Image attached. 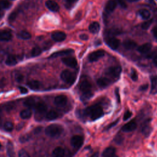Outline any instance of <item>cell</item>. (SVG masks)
I'll list each match as a JSON object with an SVG mask.
<instances>
[{
  "label": "cell",
  "mask_w": 157,
  "mask_h": 157,
  "mask_svg": "<svg viewBox=\"0 0 157 157\" xmlns=\"http://www.w3.org/2000/svg\"><path fill=\"white\" fill-rule=\"evenodd\" d=\"M110 84V79L106 77H101L97 80V84L100 88H106Z\"/></svg>",
  "instance_id": "cell-22"
},
{
  "label": "cell",
  "mask_w": 157,
  "mask_h": 157,
  "mask_svg": "<svg viewBox=\"0 0 157 157\" xmlns=\"http://www.w3.org/2000/svg\"><path fill=\"white\" fill-rule=\"evenodd\" d=\"M147 88H148V85H142V86L140 87L139 90H140L141 91H145V90H146Z\"/></svg>",
  "instance_id": "cell-54"
},
{
  "label": "cell",
  "mask_w": 157,
  "mask_h": 157,
  "mask_svg": "<svg viewBox=\"0 0 157 157\" xmlns=\"http://www.w3.org/2000/svg\"><path fill=\"white\" fill-rule=\"evenodd\" d=\"M17 14H18V11H14V12H12L11 14L9 16V20H10L11 22L14 21V20L15 19V18L17 17Z\"/></svg>",
  "instance_id": "cell-44"
},
{
  "label": "cell",
  "mask_w": 157,
  "mask_h": 157,
  "mask_svg": "<svg viewBox=\"0 0 157 157\" xmlns=\"http://www.w3.org/2000/svg\"><path fill=\"white\" fill-rule=\"evenodd\" d=\"M36 101L34 100V99L32 98H27L25 101H24V106L28 107V108H33L34 107L35 105H36Z\"/></svg>",
  "instance_id": "cell-31"
},
{
  "label": "cell",
  "mask_w": 157,
  "mask_h": 157,
  "mask_svg": "<svg viewBox=\"0 0 157 157\" xmlns=\"http://www.w3.org/2000/svg\"><path fill=\"white\" fill-rule=\"evenodd\" d=\"M64 131L63 127L58 124H52L47 126L45 130L46 135L50 137H60Z\"/></svg>",
  "instance_id": "cell-3"
},
{
  "label": "cell",
  "mask_w": 157,
  "mask_h": 157,
  "mask_svg": "<svg viewBox=\"0 0 157 157\" xmlns=\"http://www.w3.org/2000/svg\"><path fill=\"white\" fill-rule=\"evenodd\" d=\"M79 38L83 41H87L88 39V36L86 34H82L79 36Z\"/></svg>",
  "instance_id": "cell-49"
},
{
  "label": "cell",
  "mask_w": 157,
  "mask_h": 157,
  "mask_svg": "<svg viewBox=\"0 0 157 157\" xmlns=\"http://www.w3.org/2000/svg\"><path fill=\"white\" fill-rule=\"evenodd\" d=\"M52 38L55 42H62L66 38V35L63 31H55L52 33Z\"/></svg>",
  "instance_id": "cell-14"
},
{
  "label": "cell",
  "mask_w": 157,
  "mask_h": 157,
  "mask_svg": "<svg viewBox=\"0 0 157 157\" xmlns=\"http://www.w3.org/2000/svg\"><path fill=\"white\" fill-rule=\"evenodd\" d=\"M76 75L69 70H64L61 74V79L68 84H72L76 80Z\"/></svg>",
  "instance_id": "cell-5"
},
{
  "label": "cell",
  "mask_w": 157,
  "mask_h": 157,
  "mask_svg": "<svg viewBox=\"0 0 157 157\" xmlns=\"http://www.w3.org/2000/svg\"><path fill=\"white\" fill-rule=\"evenodd\" d=\"M115 141L116 143L120 144L123 141V137H122L120 135H117L115 137Z\"/></svg>",
  "instance_id": "cell-47"
},
{
  "label": "cell",
  "mask_w": 157,
  "mask_h": 157,
  "mask_svg": "<svg viewBox=\"0 0 157 157\" xmlns=\"http://www.w3.org/2000/svg\"><path fill=\"white\" fill-rule=\"evenodd\" d=\"M68 103V98L64 95H58L55 97L54 103L58 107H64Z\"/></svg>",
  "instance_id": "cell-12"
},
{
  "label": "cell",
  "mask_w": 157,
  "mask_h": 157,
  "mask_svg": "<svg viewBox=\"0 0 157 157\" xmlns=\"http://www.w3.org/2000/svg\"><path fill=\"white\" fill-rule=\"evenodd\" d=\"M118 121H119V119H117V120H116L115 121H114V122H112V123H109L108 125H107L106 126H105V128H104V130H103V131L109 130L110 129H111V128H113L114 126H115V125L118 123Z\"/></svg>",
  "instance_id": "cell-38"
},
{
  "label": "cell",
  "mask_w": 157,
  "mask_h": 157,
  "mask_svg": "<svg viewBox=\"0 0 157 157\" xmlns=\"http://www.w3.org/2000/svg\"><path fill=\"white\" fill-rule=\"evenodd\" d=\"M27 85L33 90H38L40 88V83L38 80H31L27 83Z\"/></svg>",
  "instance_id": "cell-27"
},
{
  "label": "cell",
  "mask_w": 157,
  "mask_h": 157,
  "mask_svg": "<svg viewBox=\"0 0 157 157\" xmlns=\"http://www.w3.org/2000/svg\"><path fill=\"white\" fill-rule=\"evenodd\" d=\"M89 31L93 34H96L99 31L100 25L98 22H94L89 25Z\"/></svg>",
  "instance_id": "cell-24"
},
{
  "label": "cell",
  "mask_w": 157,
  "mask_h": 157,
  "mask_svg": "<svg viewBox=\"0 0 157 157\" xmlns=\"http://www.w3.org/2000/svg\"><path fill=\"white\" fill-rule=\"evenodd\" d=\"M17 36L18 38L23 40L30 39L31 38V34L27 31H21L20 32H18Z\"/></svg>",
  "instance_id": "cell-26"
},
{
  "label": "cell",
  "mask_w": 157,
  "mask_h": 157,
  "mask_svg": "<svg viewBox=\"0 0 157 157\" xmlns=\"http://www.w3.org/2000/svg\"><path fill=\"white\" fill-rule=\"evenodd\" d=\"M45 6L50 11L54 12H57L60 10V6L58 3L53 0H47L45 2Z\"/></svg>",
  "instance_id": "cell-16"
},
{
  "label": "cell",
  "mask_w": 157,
  "mask_h": 157,
  "mask_svg": "<svg viewBox=\"0 0 157 157\" xmlns=\"http://www.w3.org/2000/svg\"><path fill=\"white\" fill-rule=\"evenodd\" d=\"M23 79V76L22 74H20L15 75V80L18 82H22Z\"/></svg>",
  "instance_id": "cell-50"
},
{
  "label": "cell",
  "mask_w": 157,
  "mask_h": 157,
  "mask_svg": "<svg viewBox=\"0 0 157 157\" xmlns=\"http://www.w3.org/2000/svg\"><path fill=\"white\" fill-rule=\"evenodd\" d=\"M12 1H14V0H12Z\"/></svg>",
  "instance_id": "cell-60"
},
{
  "label": "cell",
  "mask_w": 157,
  "mask_h": 157,
  "mask_svg": "<svg viewBox=\"0 0 157 157\" xmlns=\"http://www.w3.org/2000/svg\"><path fill=\"white\" fill-rule=\"evenodd\" d=\"M42 53L41 49L39 47H34L31 52V55L33 57H36L39 56Z\"/></svg>",
  "instance_id": "cell-34"
},
{
  "label": "cell",
  "mask_w": 157,
  "mask_h": 157,
  "mask_svg": "<svg viewBox=\"0 0 157 157\" xmlns=\"http://www.w3.org/2000/svg\"><path fill=\"white\" fill-rule=\"evenodd\" d=\"M34 108L36 110V112L39 114H44L46 112L47 109V106L43 102H39L36 103L34 106Z\"/></svg>",
  "instance_id": "cell-18"
},
{
  "label": "cell",
  "mask_w": 157,
  "mask_h": 157,
  "mask_svg": "<svg viewBox=\"0 0 157 157\" xmlns=\"http://www.w3.org/2000/svg\"><path fill=\"white\" fill-rule=\"evenodd\" d=\"M18 157H30V155L26 150L22 149L18 152Z\"/></svg>",
  "instance_id": "cell-43"
},
{
  "label": "cell",
  "mask_w": 157,
  "mask_h": 157,
  "mask_svg": "<svg viewBox=\"0 0 157 157\" xmlns=\"http://www.w3.org/2000/svg\"><path fill=\"white\" fill-rule=\"evenodd\" d=\"M65 155V150L61 147H57L52 152L53 157H64Z\"/></svg>",
  "instance_id": "cell-23"
},
{
  "label": "cell",
  "mask_w": 157,
  "mask_h": 157,
  "mask_svg": "<svg viewBox=\"0 0 157 157\" xmlns=\"http://www.w3.org/2000/svg\"><path fill=\"white\" fill-rule=\"evenodd\" d=\"M101 157H119L116 154V149L113 147H107L103 151Z\"/></svg>",
  "instance_id": "cell-15"
},
{
  "label": "cell",
  "mask_w": 157,
  "mask_h": 157,
  "mask_svg": "<svg viewBox=\"0 0 157 157\" xmlns=\"http://www.w3.org/2000/svg\"><path fill=\"white\" fill-rule=\"evenodd\" d=\"M152 33H153V34L155 38L156 39H157V26L154 27L152 29Z\"/></svg>",
  "instance_id": "cell-52"
},
{
  "label": "cell",
  "mask_w": 157,
  "mask_h": 157,
  "mask_svg": "<svg viewBox=\"0 0 157 157\" xmlns=\"http://www.w3.org/2000/svg\"><path fill=\"white\" fill-rule=\"evenodd\" d=\"M1 115H2V110H1V107H0V118H1Z\"/></svg>",
  "instance_id": "cell-58"
},
{
  "label": "cell",
  "mask_w": 157,
  "mask_h": 157,
  "mask_svg": "<svg viewBox=\"0 0 157 157\" xmlns=\"http://www.w3.org/2000/svg\"><path fill=\"white\" fill-rule=\"evenodd\" d=\"M139 15L144 20H149L151 16V14L150 11L145 9H141L139 11Z\"/></svg>",
  "instance_id": "cell-29"
},
{
  "label": "cell",
  "mask_w": 157,
  "mask_h": 157,
  "mask_svg": "<svg viewBox=\"0 0 157 157\" xmlns=\"http://www.w3.org/2000/svg\"><path fill=\"white\" fill-rule=\"evenodd\" d=\"M42 126H38V127H36L34 129V130H33V132H34V134H39V133L41 132L42 131Z\"/></svg>",
  "instance_id": "cell-48"
},
{
  "label": "cell",
  "mask_w": 157,
  "mask_h": 157,
  "mask_svg": "<svg viewBox=\"0 0 157 157\" xmlns=\"http://www.w3.org/2000/svg\"><path fill=\"white\" fill-rule=\"evenodd\" d=\"M31 111L30 109H24L23 110H22L20 115V117L23 119H28V118H30L31 116Z\"/></svg>",
  "instance_id": "cell-32"
},
{
  "label": "cell",
  "mask_w": 157,
  "mask_h": 157,
  "mask_svg": "<svg viewBox=\"0 0 157 157\" xmlns=\"http://www.w3.org/2000/svg\"><path fill=\"white\" fill-rule=\"evenodd\" d=\"M4 129L8 132H11L14 129V124L11 122H6L4 124Z\"/></svg>",
  "instance_id": "cell-35"
},
{
  "label": "cell",
  "mask_w": 157,
  "mask_h": 157,
  "mask_svg": "<svg viewBox=\"0 0 157 157\" xmlns=\"http://www.w3.org/2000/svg\"><path fill=\"white\" fill-rule=\"evenodd\" d=\"M115 95H116V96H117V101H118V103H120V95H119V93H118V89H117V90L115 91Z\"/></svg>",
  "instance_id": "cell-53"
},
{
  "label": "cell",
  "mask_w": 157,
  "mask_h": 157,
  "mask_svg": "<svg viewBox=\"0 0 157 157\" xmlns=\"http://www.w3.org/2000/svg\"><path fill=\"white\" fill-rule=\"evenodd\" d=\"M5 63L7 66H12L15 65V64L17 63V60L15 55H10L7 57Z\"/></svg>",
  "instance_id": "cell-25"
},
{
  "label": "cell",
  "mask_w": 157,
  "mask_h": 157,
  "mask_svg": "<svg viewBox=\"0 0 157 157\" xmlns=\"http://www.w3.org/2000/svg\"><path fill=\"white\" fill-rule=\"evenodd\" d=\"M78 0H66V6L68 8H70Z\"/></svg>",
  "instance_id": "cell-42"
},
{
  "label": "cell",
  "mask_w": 157,
  "mask_h": 157,
  "mask_svg": "<svg viewBox=\"0 0 157 157\" xmlns=\"http://www.w3.org/2000/svg\"><path fill=\"white\" fill-rule=\"evenodd\" d=\"M115 1H117V3H118L120 5V6L124 9L126 8L127 7V5L125 3V1H124V0H115Z\"/></svg>",
  "instance_id": "cell-46"
},
{
  "label": "cell",
  "mask_w": 157,
  "mask_h": 157,
  "mask_svg": "<svg viewBox=\"0 0 157 157\" xmlns=\"http://www.w3.org/2000/svg\"><path fill=\"white\" fill-rule=\"evenodd\" d=\"M12 38V32L9 30H3L0 31V41L7 42Z\"/></svg>",
  "instance_id": "cell-13"
},
{
  "label": "cell",
  "mask_w": 157,
  "mask_h": 157,
  "mask_svg": "<svg viewBox=\"0 0 157 157\" xmlns=\"http://www.w3.org/2000/svg\"><path fill=\"white\" fill-rule=\"evenodd\" d=\"M131 77L132 79V80H133L134 81H136L137 80L138 78V76H137V74L136 70L134 69H132V71L131 72Z\"/></svg>",
  "instance_id": "cell-45"
},
{
  "label": "cell",
  "mask_w": 157,
  "mask_h": 157,
  "mask_svg": "<svg viewBox=\"0 0 157 157\" xmlns=\"http://www.w3.org/2000/svg\"><path fill=\"white\" fill-rule=\"evenodd\" d=\"M84 113L90 117L91 121H95L104 115V110L101 106L95 104L88 107L85 110Z\"/></svg>",
  "instance_id": "cell-1"
},
{
  "label": "cell",
  "mask_w": 157,
  "mask_h": 157,
  "mask_svg": "<svg viewBox=\"0 0 157 157\" xmlns=\"http://www.w3.org/2000/svg\"><path fill=\"white\" fill-rule=\"evenodd\" d=\"M152 47V45L150 43H145L141 45L139 47H137V51L141 53H149Z\"/></svg>",
  "instance_id": "cell-20"
},
{
  "label": "cell",
  "mask_w": 157,
  "mask_h": 157,
  "mask_svg": "<svg viewBox=\"0 0 157 157\" xmlns=\"http://www.w3.org/2000/svg\"><path fill=\"white\" fill-rule=\"evenodd\" d=\"M157 87V76H154L151 79V90L154 91Z\"/></svg>",
  "instance_id": "cell-37"
},
{
  "label": "cell",
  "mask_w": 157,
  "mask_h": 157,
  "mask_svg": "<svg viewBox=\"0 0 157 157\" xmlns=\"http://www.w3.org/2000/svg\"><path fill=\"white\" fill-rule=\"evenodd\" d=\"M79 87L82 93V99L83 100H87L93 95L91 90V85L87 79H85L82 80L80 82Z\"/></svg>",
  "instance_id": "cell-2"
},
{
  "label": "cell",
  "mask_w": 157,
  "mask_h": 157,
  "mask_svg": "<svg viewBox=\"0 0 157 157\" xmlns=\"http://www.w3.org/2000/svg\"><path fill=\"white\" fill-rule=\"evenodd\" d=\"M30 135L28 134H23L22 136H21L19 137V141L21 143H25L27 141H28L30 139Z\"/></svg>",
  "instance_id": "cell-36"
},
{
  "label": "cell",
  "mask_w": 157,
  "mask_h": 157,
  "mask_svg": "<svg viewBox=\"0 0 157 157\" xmlns=\"http://www.w3.org/2000/svg\"><path fill=\"white\" fill-rule=\"evenodd\" d=\"M7 152L9 157H15L14 146L11 142H8L7 144Z\"/></svg>",
  "instance_id": "cell-28"
},
{
  "label": "cell",
  "mask_w": 157,
  "mask_h": 157,
  "mask_svg": "<svg viewBox=\"0 0 157 157\" xmlns=\"http://www.w3.org/2000/svg\"><path fill=\"white\" fill-rule=\"evenodd\" d=\"M106 43L110 49L116 50L119 47L120 41L114 37L109 36L106 39Z\"/></svg>",
  "instance_id": "cell-9"
},
{
  "label": "cell",
  "mask_w": 157,
  "mask_h": 157,
  "mask_svg": "<svg viewBox=\"0 0 157 157\" xmlns=\"http://www.w3.org/2000/svg\"><path fill=\"white\" fill-rule=\"evenodd\" d=\"M62 61L65 65L72 68H75L77 66V61L74 57H64L62 58Z\"/></svg>",
  "instance_id": "cell-11"
},
{
  "label": "cell",
  "mask_w": 157,
  "mask_h": 157,
  "mask_svg": "<svg viewBox=\"0 0 157 157\" xmlns=\"http://www.w3.org/2000/svg\"><path fill=\"white\" fill-rule=\"evenodd\" d=\"M99 153L98 152H95L93 154H92L90 157H99Z\"/></svg>",
  "instance_id": "cell-55"
},
{
  "label": "cell",
  "mask_w": 157,
  "mask_h": 157,
  "mask_svg": "<svg viewBox=\"0 0 157 157\" xmlns=\"http://www.w3.org/2000/svg\"><path fill=\"white\" fill-rule=\"evenodd\" d=\"M137 126V124L135 120H132L130 122L124 125L122 128V131L125 133L131 132L135 130Z\"/></svg>",
  "instance_id": "cell-8"
},
{
  "label": "cell",
  "mask_w": 157,
  "mask_h": 157,
  "mask_svg": "<svg viewBox=\"0 0 157 157\" xmlns=\"http://www.w3.org/2000/svg\"><path fill=\"white\" fill-rule=\"evenodd\" d=\"M84 137L80 135H75L71 137V144L74 148L79 149L84 144Z\"/></svg>",
  "instance_id": "cell-6"
},
{
  "label": "cell",
  "mask_w": 157,
  "mask_h": 157,
  "mask_svg": "<svg viewBox=\"0 0 157 157\" xmlns=\"http://www.w3.org/2000/svg\"><path fill=\"white\" fill-rule=\"evenodd\" d=\"M117 5V3L115 0H109L106 4L105 9L107 12L110 13L113 12L115 9L116 8Z\"/></svg>",
  "instance_id": "cell-19"
},
{
  "label": "cell",
  "mask_w": 157,
  "mask_h": 157,
  "mask_svg": "<svg viewBox=\"0 0 157 157\" xmlns=\"http://www.w3.org/2000/svg\"><path fill=\"white\" fill-rule=\"evenodd\" d=\"M141 131L143 135L145 137H149L152 131V128L151 126V118H148L145 119L141 123Z\"/></svg>",
  "instance_id": "cell-4"
},
{
  "label": "cell",
  "mask_w": 157,
  "mask_h": 157,
  "mask_svg": "<svg viewBox=\"0 0 157 157\" xmlns=\"http://www.w3.org/2000/svg\"><path fill=\"white\" fill-rule=\"evenodd\" d=\"M14 107V104L12 103H9L4 106V109L6 110V111H11Z\"/></svg>",
  "instance_id": "cell-41"
},
{
  "label": "cell",
  "mask_w": 157,
  "mask_h": 157,
  "mask_svg": "<svg viewBox=\"0 0 157 157\" xmlns=\"http://www.w3.org/2000/svg\"><path fill=\"white\" fill-rule=\"evenodd\" d=\"M11 6V3L7 0H1L0 1V11L7 9Z\"/></svg>",
  "instance_id": "cell-33"
},
{
  "label": "cell",
  "mask_w": 157,
  "mask_h": 157,
  "mask_svg": "<svg viewBox=\"0 0 157 157\" xmlns=\"http://www.w3.org/2000/svg\"><path fill=\"white\" fill-rule=\"evenodd\" d=\"M74 53V50L72 49H66L63 50L61 51H58L57 52H55L50 55V58H57L59 57H63L67 56V55H71Z\"/></svg>",
  "instance_id": "cell-17"
},
{
  "label": "cell",
  "mask_w": 157,
  "mask_h": 157,
  "mask_svg": "<svg viewBox=\"0 0 157 157\" xmlns=\"http://www.w3.org/2000/svg\"><path fill=\"white\" fill-rule=\"evenodd\" d=\"M123 47L127 50H133L137 47L136 42L131 39L125 40L123 42Z\"/></svg>",
  "instance_id": "cell-21"
},
{
  "label": "cell",
  "mask_w": 157,
  "mask_h": 157,
  "mask_svg": "<svg viewBox=\"0 0 157 157\" xmlns=\"http://www.w3.org/2000/svg\"><path fill=\"white\" fill-rule=\"evenodd\" d=\"M58 117V114L55 111V110H50V111L46 115V118L48 120L52 121L54 120L57 119Z\"/></svg>",
  "instance_id": "cell-30"
},
{
  "label": "cell",
  "mask_w": 157,
  "mask_h": 157,
  "mask_svg": "<svg viewBox=\"0 0 157 157\" xmlns=\"http://www.w3.org/2000/svg\"><path fill=\"white\" fill-rule=\"evenodd\" d=\"M128 1L129 2L132 3V2H136V1H137L138 0H128Z\"/></svg>",
  "instance_id": "cell-57"
},
{
  "label": "cell",
  "mask_w": 157,
  "mask_h": 157,
  "mask_svg": "<svg viewBox=\"0 0 157 157\" xmlns=\"http://www.w3.org/2000/svg\"><path fill=\"white\" fill-rule=\"evenodd\" d=\"M2 149V145L1 144V143H0V150Z\"/></svg>",
  "instance_id": "cell-59"
},
{
  "label": "cell",
  "mask_w": 157,
  "mask_h": 157,
  "mask_svg": "<svg viewBox=\"0 0 157 157\" xmlns=\"http://www.w3.org/2000/svg\"><path fill=\"white\" fill-rule=\"evenodd\" d=\"M152 23V20H147L145 22H144L142 25H141V27L143 30H147L149 28V27L150 26V25Z\"/></svg>",
  "instance_id": "cell-39"
},
{
  "label": "cell",
  "mask_w": 157,
  "mask_h": 157,
  "mask_svg": "<svg viewBox=\"0 0 157 157\" xmlns=\"http://www.w3.org/2000/svg\"><path fill=\"white\" fill-rule=\"evenodd\" d=\"M105 54V52L103 50H98L91 53L88 55V60L91 62H93L98 60L99 59L102 58Z\"/></svg>",
  "instance_id": "cell-10"
},
{
  "label": "cell",
  "mask_w": 157,
  "mask_h": 157,
  "mask_svg": "<svg viewBox=\"0 0 157 157\" xmlns=\"http://www.w3.org/2000/svg\"><path fill=\"white\" fill-rule=\"evenodd\" d=\"M132 115H133V113L130 111V110H126L123 117V121L128 120V119H130L132 117Z\"/></svg>",
  "instance_id": "cell-40"
},
{
  "label": "cell",
  "mask_w": 157,
  "mask_h": 157,
  "mask_svg": "<svg viewBox=\"0 0 157 157\" xmlns=\"http://www.w3.org/2000/svg\"><path fill=\"white\" fill-rule=\"evenodd\" d=\"M121 72L122 68L120 66H116L110 67L107 71V74L111 77L116 79L118 78L119 76L120 75Z\"/></svg>",
  "instance_id": "cell-7"
},
{
  "label": "cell",
  "mask_w": 157,
  "mask_h": 157,
  "mask_svg": "<svg viewBox=\"0 0 157 157\" xmlns=\"http://www.w3.org/2000/svg\"><path fill=\"white\" fill-rule=\"evenodd\" d=\"M18 88H19V90H20V93L22 94H26V93H28V90L25 87H18Z\"/></svg>",
  "instance_id": "cell-51"
},
{
  "label": "cell",
  "mask_w": 157,
  "mask_h": 157,
  "mask_svg": "<svg viewBox=\"0 0 157 157\" xmlns=\"http://www.w3.org/2000/svg\"><path fill=\"white\" fill-rule=\"evenodd\" d=\"M153 63L156 66H157V55H155L153 57Z\"/></svg>",
  "instance_id": "cell-56"
}]
</instances>
